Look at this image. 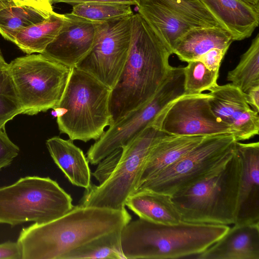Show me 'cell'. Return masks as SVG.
<instances>
[{"mask_svg":"<svg viewBox=\"0 0 259 259\" xmlns=\"http://www.w3.org/2000/svg\"><path fill=\"white\" fill-rule=\"evenodd\" d=\"M53 14L28 6H14L2 9L0 34L14 43L20 31L44 21Z\"/></svg>","mask_w":259,"mask_h":259,"instance_id":"obj_24","label":"cell"},{"mask_svg":"<svg viewBox=\"0 0 259 259\" xmlns=\"http://www.w3.org/2000/svg\"><path fill=\"white\" fill-rule=\"evenodd\" d=\"M228 81L244 93L259 85V34L252 39L247 50L233 70L227 74Z\"/></svg>","mask_w":259,"mask_h":259,"instance_id":"obj_26","label":"cell"},{"mask_svg":"<svg viewBox=\"0 0 259 259\" xmlns=\"http://www.w3.org/2000/svg\"><path fill=\"white\" fill-rule=\"evenodd\" d=\"M234 225L213 245L193 258L259 259V222Z\"/></svg>","mask_w":259,"mask_h":259,"instance_id":"obj_16","label":"cell"},{"mask_svg":"<svg viewBox=\"0 0 259 259\" xmlns=\"http://www.w3.org/2000/svg\"><path fill=\"white\" fill-rule=\"evenodd\" d=\"M131 31L128 55L111 90V124L150 101L171 67L172 52L138 13L132 16Z\"/></svg>","mask_w":259,"mask_h":259,"instance_id":"obj_1","label":"cell"},{"mask_svg":"<svg viewBox=\"0 0 259 259\" xmlns=\"http://www.w3.org/2000/svg\"><path fill=\"white\" fill-rule=\"evenodd\" d=\"M228 225L182 221L175 225L155 223L141 218L121 231L125 259L190 258L204 251L229 229Z\"/></svg>","mask_w":259,"mask_h":259,"instance_id":"obj_3","label":"cell"},{"mask_svg":"<svg viewBox=\"0 0 259 259\" xmlns=\"http://www.w3.org/2000/svg\"><path fill=\"white\" fill-rule=\"evenodd\" d=\"M246 93V100L252 110L259 112V85L248 90Z\"/></svg>","mask_w":259,"mask_h":259,"instance_id":"obj_37","label":"cell"},{"mask_svg":"<svg viewBox=\"0 0 259 259\" xmlns=\"http://www.w3.org/2000/svg\"><path fill=\"white\" fill-rule=\"evenodd\" d=\"M152 1L171 11L192 27L222 28L200 0Z\"/></svg>","mask_w":259,"mask_h":259,"instance_id":"obj_27","label":"cell"},{"mask_svg":"<svg viewBox=\"0 0 259 259\" xmlns=\"http://www.w3.org/2000/svg\"><path fill=\"white\" fill-rule=\"evenodd\" d=\"M246 3L250 4L255 6H259V0H240Z\"/></svg>","mask_w":259,"mask_h":259,"instance_id":"obj_40","label":"cell"},{"mask_svg":"<svg viewBox=\"0 0 259 259\" xmlns=\"http://www.w3.org/2000/svg\"><path fill=\"white\" fill-rule=\"evenodd\" d=\"M0 259H22L21 249L18 243L9 241L1 243Z\"/></svg>","mask_w":259,"mask_h":259,"instance_id":"obj_34","label":"cell"},{"mask_svg":"<svg viewBox=\"0 0 259 259\" xmlns=\"http://www.w3.org/2000/svg\"><path fill=\"white\" fill-rule=\"evenodd\" d=\"M46 145L54 162L72 184L85 189L91 185L89 161L72 140L53 137L47 140Z\"/></svg>","mask_w":259,"mask_h":259,"instance_id":"obj_19","label":"cell"},{"mask_svg":"<svg viewBox=\"0 0 259 259\" xmlns=\"http://www.w3.org/2000/svg\"><path fill=\"white\" fill-rule=\"evenodd\" d=\"M131 16L102 23L95 43L75 67L111 90L126 61L131 41Z\"/></svg>","mask_w":259,"mask_h":259,"instance_id":"obj_11","label":"cell"},{"mask_svg":"<svg viewBox=\"0 0 259 259\" xmlns=\"http://www.w3.org/2000/svg\"><path fill=\"white\" fill-rule=\"evenodd\" d=\"M138 13L172 53L179 39L192 27L171 11L152 0H141Z\"/></svg>","mask_w":259,"mask_h":259,"instance_id":"obj_21","label":"cell"},{"mask_svg":"<svg viewBox=\"0 0 259 259\" xmlns=\"http://www.w3.org/2000/svg\"><path fill=\"white\" fill-rule=\"evenodd\" d=\"M227 51L214 48L201 55L197 60L202 62L208 69L219 72L222 61Z\"/></svg>","mask_w":259,"mask_h":259,"instance_id":"obj_33","label":"cell"},{"mask_svg":"<svg viewBox=\"0 0 259 259\" xmlns=\"http://www.w3.org/2000/svg\"><path fill=\"white\" fill-rule=\"evenodd\" d=\"M8 65V63L6 62L0 50V70L7 68Z\"/></svg>","mask_w":259,"mask_h":259,"instance_id":"obj_39","label":"cell"},{"mask_svg":"<svg viewBox=\"0 0 259 259\" xmlns=\"http://www.w3.org/2000/svg\"><path fill=\"white\" fill-rule=\"evenodd\" d=\"M205 137L168 134L164 135L150 149L137 187L175 163L198 145Z\"/></svg>","mask_w":259,"mask_h":259,"instance_id":"obj_18","label":"cell"},{"mask_svg":"<svg viewBox=\"0 0 259 259\" xmlns=\"http://www.w3.org/2000/svg\"><path fill=\"white\" fill-rule=\"evenodd\" d=\"M233 41L249 37L258 26L259 6L240 0H200Z\"/></svg>","mask_w":259,"mask_h":259,"instance_id":"obj_17","label":"cell"},{"mask_svg":"<svg viewBox=\"0 0 259 259\" xmlns=\"http://www.w3.org/2000/svg\"><path fill=\"white\" fill-rule=\"evenodd\" d=\"M65 18V14L55 12L44 21L20 31L14 44L27 55L42 54L57 36Z\"/></svg>","mask_w":259,"mask_h":259,"instance_id":"obj_23","label":"cell"},{"mask_svg":"<svg viewBox=\"0 0 259 259\" xmlns=\"http://www.w3.org/2000/svg\"><path fill=\"white\" fill-rule=\"evenodd\" d=\"M22 6H28L53 14L52 4L50 0H21Z\"/></svg>","mask_w":259,"mask_h":259,"instance_id":"obj_36","label":"cell"},{"mask_svg":"<svg viewBox=\"0 0 259 259\" xmlns=\"http://www.w3.org/2000/svg\"><path fill=\"white\" fill-rule=\"evenodd\" d=\"M23 114L54 109L60 101L71 68L42 54L16 58L8 65Z\"/></svg>","mask_w":259,"mask_h":259,"instance_id":"obj_7","label":"cell"},{"mask_svg":"<svg viewBox=\"0 0 259 259\" xmlns=\"http://www.w3.org/2000/svg\"><path fill=\"white\" fill-rule=\"evenodd\" d=\"M19 152V147L10 140L5 128H0V170L10 165Z\"/></svg>","mask_w":259,"mask_h":259,"instance_id":"obj_31","label":"cell"},{"mask_svg":"<svg viewBox=\"0 0 259 259\" xmlns=\"http://www.w3.org/2000/svg\"><path fill=\"white\" fill-rule=\"evenodd\" d=\"M121 231L99 236L68 252L62 259H125L121 248Z\"/></svg>","mask_w":259,"mask_h":259,"instance_id":"obj_25","label":"cell"},{"mask_svg":"<svg viewBox=\"0 0 259 259\" xmlns=\"http://www.w3.org/2000/svg\"><path fill=\"white\" fill-rule=\"evenodd\" d=\"M74 207L71 196L49 177L27 176L0 187V224H44Z\"/></svg>","mask_w":259,"mask_h":259,"instance_id":"obj_6","label":"cell"},{"mask_svg":"<svg viewBox=\"0 0 259 259\" xmlns=\"http://www.w3.org/2000/svg\"><path fill=\"white\" fill-rule=\"evenodd\" d=\"M209 93L183 94L157 116L153 125L169 135L207 136L232 134L230 126L213 112Z\"/></svg>","mask_w":259,"mask_h":259,"instance_id":"obj_12","label":"cell"},{"mask_svg":"<svg viewBox=\"0 0 259 259\" xmlns=\"http://www.w3.org/2000/svg\"><path fill=\"white\" fill-rule=\"evenodd\" d=\"M125 206L139 218L155 223L175 225L182 221L168 195L148 190L138 191L128 197Z\"/></svg>","mask_w":259,"mask_h":259,"instance_id":"obj_22","label":"cell"},{"mask_svg":"<svg viewBox=\"0 0 259 259\" xmlns=\"http://www.w3.org/2000/svg\"><path fill=\"white\" fill-rule=\"evenodd\" d=\"M131 220L125 208L114 210L79 204L56 220L23 228L17 242L22 259H62L99 236L121 230Z\"/></svg>","mask_w":259,"mask_h":259,"instance_id":"obj_2","label":"cell"},{"mask_svg":"<svg viewBox=\"0 0 259 259\" xmlns=\"http://www.w3.org/2000/svg\"><path fill=\"white\" fill-rule=\"evenodd\" d=\"M208 91L213 112L231 127L236 141L248 140L258 135V113L250 108L245 93L231 83L217 84Z\"/></svg>","mask_w":259,"mask_h":259,"instance_id":"obj_13","label":"cell"},{"mask_svg":"<svg viewBox=\"0 0 259 259\" xmlns=\"http://www.w3.org/2000/svg\"><path fill=\"white\" fill-rule=\"evenodd\" d=\"M14 6L16 5L13 0H0V10Z\"/></svg>","mask_w":259,"mask_h":259,"instance_id":"obj_38","label":"cell"},{"mask_svg":"<svg viewBox=\"0 0 259 259\" xmlns=\"http://www.w3.org/2000/svg\"><path fill=\"white\" fill-rule=\"evenodd\" d=\"M233 40L231 35L219 27H193L176 42L172 54L182 61L197 60L211 49L227 51Z\"/></svg>","mask_w":259,"mask_h":259,"instance_id":"obj_20","label":"cell"},{"mask_svg":"<svg viewBox=\"0 0 259 259\" xmlns=\"http://www.w3.org/2000/svg\"><path fill=\"white\" fill-rule=\"evenodd\" d=\"M236 142L232 134L205 136L175 163L139 184L134 193L148 190L171 196L228 160L235 151Z\"/></svg>","mask_w":259,"mask_h":259,"instance_id":"obj_9","label":"cell"},{"mask_svg":"<svg viewBox=\"0 0 259 259\" xmlns=\"http://www.w3.org/2000/svg\"><path fill=\"white\" fill-rule=\"evenodd\" d=\"M242 163L234 224L259 222V142L235 143Z\"/></svg>","mask_w":259,"mask_h":259,"instance_id":"obj_15","label":"cell"},{"mask_svg":"<svg viewBox=\"0 0 259 259\" xmlns=\"http://www.w3.org/2000/svg\"><path fill=\"white\" fill-rule=\"evenodd\" d=\"M122 151V148L116 149L98 163V166L92 175L99 184L104 182L112 173L119 162Z\"/></svg>","mask_w":259,"mask_h":259,"instance_id":"obj_32","label":"cell"},{"mask_svg":"<svg viewBox=\"0 0 259 259\" xmlns=\"http://www.w3.org/2000/svg\"><path fill=\"white\" fill-rule=\"evenodd\" d=\"M166 134L153 125L144 130L122 148L120 158L110 176L99 185L91 183L85 189L79 204L114 210L125 208L150 149Z\"/></svg>","mask_w":259,"mask_h":259,"instance_id":"obj_8","label":"cell"},{"mask_svg":"<svg viewBox=\"0 0 259 259\" xmlns=\"http://www.w3.org/2000/svg\"><path fill=\"white\" fill-rule=\"evenodd\" d=\"M22 108L8 69L0 70V128L18 114H22Z\"/></svg>","mask_w":259,"mask_h":259,"instance_id":"obj_30","label":"cell"},{"mask_svg":"<svg viewBox=\"0 0 259 259\" xmlns=\"http://www.w3.org/2000/svg\"><path fill=\"white\" fill-rule=\"evenodd\" d=\"M184 67H171L169 74L152 99L110 125L87 153L90 163L98 164L113 151L122 148L147 127L172 101L184 94Z\"/></svg>","mask_w":259,"mask_h":259,"instance_id":"obj_10","label":"cell"},{"mask_svg":"<svg viewBox=\"0 0 259 259\" xmlns=\"http://www.w3.org/2000/svg\"><path fill=\"white\" fill-rule=\"evenodd\" d=\"M13 2L17 6H22L21 0H13Z\"/></svg>","mask_w":259,"mask_h":259,"instance_id":"obj_41","label":"cell"},{"mask_svg":"<svg viewBox=\"0 0 259 259\" xmlns=\"http://www.w3.org/2000/svg\"><path fill=\"white\" fill-rule=\"evenodd\" d=\"M187 63L184 67V94L202 93L218 84L219 72L210 70L197 60Z\"/></svg>","mask_w":259,"mask_h":259,"instance_id":"obj_29","label":"cell"},{"mask_svg":"<svg viewBox=\"0 0 259 259\" xmlns=\"http://www.w3.org/2000/svg\"><path fill=\"white\" fill-rule=\"evenodd\" d=\"M63 26L55 39L42 54L70 68L91 51L102 23L65 14Z\"/></svg>","mask_w":259,"mask_h":259,"instance_id":"obj_14","label":"cell"},{"mask_svg":"<svg viewBox=\"0 0 259 259\" xmlns=\"http://www.w3.org/2000/svg\"><path fill=\"white\" fill-rule=\"evenodd\" d=\"M242 163L236 151L208 175L176 192L171 200L182 221L217 225L234 224Z\"/></svg>","mask_w":259,"mask_h":259,"instance_id":"obj_4","label":"cell"},{"mask_svg":"<svg viewBox=\"0 0 259 259\" xmlns=\"http://www.w3.org/2000/svg\"><path fill=\"white\" fill-rule=\"evenodd\" d=\"M70 14L90 21L106 23L131 16L134 13L129 5L88 2L72 6Z\"/></svg>","mask_w":259,"mask_h":259,"instance_id":"obj_28","label":"cell"},{"mask_svg":"<svg viewBox=\"0 0 259 259\" xmlns=\"http://www.w3.org/2000/svg\"><path fill=\"white\" fill-rule=\"evenodd\" d=\"M111 90L87 72L71 68L63 94L53 109L60 133L72 141L99 139L112 123Z\"/></svg>","mask_w":259,"mask_h":259,"instance_id":"obj_5","label":"cell"},{"mask_svg":"<svg viewBox=\"0 0 259 259\" xmlns=\"http://www.w3.org/2000/svg\"><path fill=\"white\" fill-rule=\"evenodd\" d=\"M52 4L65 3L72 6L80 3L88 2H101L118 3L137 6L141 0H50Z\"/></svg>","mask_w":259,"mask_h":259,"instance_id":"obj_35","label":"cell"}]
</instances>
